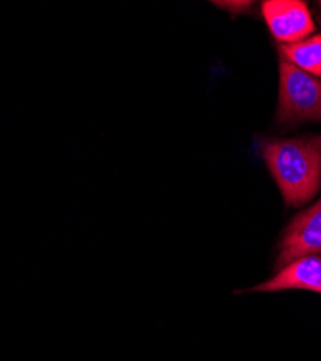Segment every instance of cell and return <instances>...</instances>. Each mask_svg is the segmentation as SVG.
<instances>
[{
  "label": "cell",
  "instance_id": "8992f818",
  "mask_svg": "<svg viewBox=\"0 0 321 361\" xmlns=\"http://www.w3.org/2000/svg\"><path fill=\"white\" fill-rule=\"evenodd\" d=\"M279 49L286 56L288 63L313 77L321 78V35L310 37L296 44L281 45Z\"/></svg>",
  "mask_w": 321,
  "mask_h": 361
},
{
  "label": "cell",
  "instance_id": "52a82bcc",
  "mask_svg": "<svg viewBox=\"0 0 321 361\" xmlns=\"http://www.w3.org/2000/svg\"><path fill=\"white\" fill-rule=\"evenodd\" d=\"M216 5L230 11L233 13H241V12H246L252 6V2H241V0H231V2H216Z\"/></svg>",
  "mask_w": 321,
  "mask_h": 361
},
{
  "label": "cell",
  "instance_id": "ba28073f",
  "mask_svg": "<svg viewBox=\"0 0 321 361\" xmlns=\"http://www.w3.org/2000/svg\"><path fill=\"white\" fill-rule=\"evenodd\" d=\"M318 5H320V6H321V2H320V4H318Z\"/></svg>",
  "mask_w": 321,
  "mask_h": 361
},
{
  "label": "cell",
  "instance_id": "5b68a950",
  "mask_svg": "<svg viewBox=\"0 0 321 361\" xmlns=\"http://www.w3.org/2000/svg\"><path fill=\"white\" fill-rule=\"evenodd\" d=\"M284 289H304L321 293V259L304 256L288 263L268 282L253 288L255 292H275Z\"/></svg>",
  "mask_w": 321,
  "mask_h": 361
},
{
  "label": "cell",
  "instance_id": "7a4b0ae2",
  "mask_svg": "<svg viewBox=\"0 0 321 361\" xmlns=\"http://www.w3.org/2000/svg\"><path fill=\"white\" fill-rule=\"evenodd\" d=\"M277 118L281 123L321 120V80L281 61Z\"/></svg>",
  "mask_w": 321,
  "mask_h": 361
},
{
  "label": "cell",
  "instance_id": "6da1fadb",
  "mask_svg": "<svg viewBox=\"0 0 321 361\" xmlns=\"http://www.w3.org/2000/svg\"><path fill=\"white\" fill-rule=\"evenodd\" d=\"M259 149L286 205L300 207L315 197L321 187V135L265 140Z\"/></svg>",
  "mask_w": 321,
  "mask_h": 361
},
{
  "label": "cell",
  "instance_id": "3957f363",
  "mask_svg": "<svg viewBox=\"0 0 321 361\" xmlns=\"http://www.w3.org/2000/svg\"><path fill=\"white\" fill-rule=\"evenodd\" d=\"M262 13L275 39L284 45L310 38L315 29L307 4L300 0H267Z\"/></svg>",
  "mask_w": 321,
  "mask_h": 361
},
{
  "label": "cell",
  "instance_id": "277c9868",
  "mask_svg": "<svg viewBox=\"0 0 321 361\" xmlns=\"http://www.w3.org/2000/svg\"><path fill=\"white\" fill-rule=\"evenodd\" d=\"M321 255V200L304 209L285 231L277 267L304 256Z\"/></svg>",
  "mask_w": 321,
  "mask_h": 361
}]
</instances>
